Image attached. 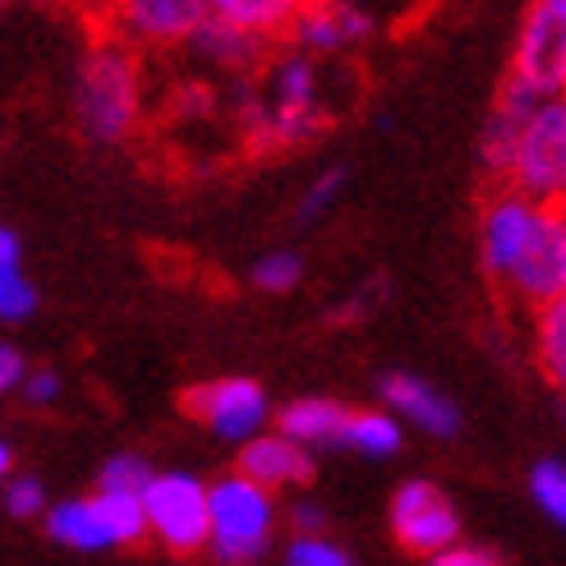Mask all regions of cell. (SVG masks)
I'll return each mask as SVG.
<instances>
[{
  "mask_svg": "<svg viewBox=\"0 0 566 566\" xmlns=\"http://www.w3.org/2000/svg\"><path fill=\"white\" fill-rule=\"evenodd\" d=\"M346 185H350V171L346 166H327V171L304 189V198H300V212H295V221L300 226H308V221H318V217H327L332 208H336V198L346 193Z\"/></svg>",
  "mask_w": 566,
  "mask_h": 566,
  "instance_id": "obj_25",
  "label": "cell"
},
{
  "mask_svg": "<svg viewBox=\"0 0 566 566\" xmlns=\"http://www.w3.org/2000/svg\"><path fill=\"white\" fill-rule=\"evenodd\" d=\"M171 106H176V116H208V111L217 106V97H212V88L208 83H180L176 88V97H171Z\"/></svg>",
  "mask_w": 566,
  "mask_h": 566,
  "instance_id": "obj_30",
  "label": "cell"
},
{
  "mask_svg": "<svg viewBox=\"0 0 566 566\" xmlns=\"http://www.w3.org/2000/svg\"><path fill=\"white\" fill-rule=\"evenodd\" d=\"M157 470L138 457V451H116V457H106L102 470H97V493L106 497H144L153 489Z\"/></svg>",
  "mask_w": 566,
  "mask_h": 566,
  "instance_id": "obj_22",
  "label": "cell"
},
{
  "mask_svg": "<svg viewBox=\"0 0 566 566\" xmlns=\"http://www.w3.org/2000/svg\"><path fill=\"white\" fill-rule=\"evenodd\" d=\"M506 286L525 300L534 314L557 300H566V208H539V226L525 249L516 272L506 276Z\"/></svg>",
  "mask_w": 566,
  "mask_h": 566,
  "instance_id": "obj_10",
  "label": "cell"
},
{
  "mask_svg": "<svg viewBox=\"0 0 566 566\" xmlns=\"http://www.w3.org/2000/svg\"><path fill=\"white\" fill-rule=\"evenodd\" d=\"M300 276H304V259L295 249H268L259 263H253V272H249V281L259 291H268V295H286V291H295L300 286Z\"/></svg>",
  "mask_w": 566,
  "mask_h": 566,
  "instance_id": "obj_24",
  "label": "cell"
},
{
  "mask_svg": "<svg viewBox=\"0 0 566 566\" xmlns=\"http://www.w3.org/2000/svg\"><path fill=\"white\" fill-rule=\"evenodd\" d=\"M534 359H539L544 378L562 391V401H566V300H557V304L534 314Z\"/></svg>",
  "mask_w": 566,
  "mask_h": 566,
  "instance_id": "obj_20",
  "label": "cell"
},
{
  "mask_svg": "<svg viewBox=\"0 0 566 566\" xmlns=\"http://www.w3.org/2000/svg\"><path fill=\"white\" fill-rule=\"evenodd\" d=\"M291 530H295V534H323V530H327V512H323L318 502H304V497H300V502L291 506Z\"/></svg>",
  "mask_w": 566,
  "mask_h": 566,
  "instance_id": "obj_34",
  "label": "cell"
},
{
  "mask_svg": "<svg viewBox=\"0 0 566 566\" xmlns=\"http://www.w3.org/2000/svg\"><path fill=\"white\" fill-rule=\"evenodd\" d=\"M263 97L272 111V148H295L308 144L314 134L327 129V106H323V74L318 61L304 51H286L268 65Z\"/></svg>",
  "mask_w": 566,
  "mask_h": 566,
  "instance_id": "obj_4",
  "label": "cell"
},
{
  "mask_svg": "<svg viewBox=\"0 0 566 566\" xmlns=\"http://www.w3.org/2000/svg\"><path fill=\"white\" fill-rule=\"evenodd\" d=\"M42 530L46 539L65 544L74 553H106V548L144 539L148 512H144V497H106V493L65 497V502H51Z\"/></svg>",
  "mask_w": 566,
  "mask_h": 566,
  "instance_id": "obj_3",
  "label": "cell"
},
{
  "mask_svg": "<svg viewBox=\"0 0 566 566\" xmlns=\"http://www.w3.org/2000/svg\"><path fill=\"white\" fill-rule=\"evenodd\" d=\"M74 120L93 144H125L144 116V78L125 42H93L74 70Z\"/></svg>",
  "mask_w": 566,
  "mask_h": 566,
  "instance_id": "obj_1",
  "label": "cell"
},
{
  "mask_svg": "<svg viewBox=\"0 0 566 566\" xmlns=\"http://www.w3.org/2000/svg\"><path fill=\"white\" fill-rule=\"evenodd\" d=\"M346 419L350 410H342L327 396H295L276 410V433H286L291 442L300 447H342V433H346Z\"/></svg>",
  "mask_w": 566,
  "mask_h": 566,
  "instance_id": "obj_17",
  "label": "cell"
},
{
  "mask_svg": "<svg viewBox=\"0 0 566 566\" xmlns=\"http://www.w3.org/2000/svg\"><path fill=\"white\" fill-rule=\"evenodd\" d=\"M272 525H276V502L272 489L253 484L249 474H226L212 484V539L208 553L221 566H253L268 544H272Z\"/></svg>",
  "mask_w": 566,
  "mask_h": 566,
  "instance_id": "obj_2",
  "label": "cell"
},
{
  "mask_svg": "<svg viewBox=\"0 0 566 566\" xmlns=\"http://www.w3.org/2000/svg\"><path fill=\"white\" fill-rule=\"evenodd\" d=\"M382 406L396 415V419H406L415 423L419 433H429V438H457L461 433V410L451 396H442L433 382H423L415 374H387L382 382Z\"/></svg>",
  "mask_w": 566,
  "mask_h": 566,
  "instance_id": "obj_13",
  "label": "cell"
},
{
  "mask_svg": "<svg viewBox=\"0 0 566 566\" xmlns=\"http://www.w3.org/2000/svg\"><path fill=\"white\" fill-rule=\"evenodd\" d=\"M240 474H249L263 489H300L314 479V451L291 442L286 433L268 429L263 438L240 447Z\"/></svg>",
  "mask_w": 566,
  "mask_h": 566,
  "instance_id": "obj_16",
  "label": "cell"
},
{
  "mask_svg": "<svg viewBox=\"0 0 566 566\" xmlns=\"http://www.w3.org/2000/svg\"><path fill=\"white\" fill-rule=\"evenodd\" d=\"M512 189L539 208H566V102H539L525 120Z\"/></svg>",
  "mask_w": 566,
  "mask_h": 566,
  "instance_id": "obj_6",
  "label": "cell"
},
{
  "mask_svg": "<svg viewBox=\"0 0 566 566\" xmlns=\"http://www.w3.org/2000/svg\"><path fill=\"white\" fill-rule=\"evenodd\" d=\"M562 415H566V401H562Z\"/></svg>",
  "mask_w": 566,
  "mask_h": 566,
  "instance_id": "obj_37",
  "label": "cell"
},
{
  "mask_svg": "<svg viewBox=\"0 0 566 566\" xmlns=\"http://www.w3.org/2000/svg\"><path fill=\"white\" fill-rule=\"evenodd\" d=\"M144 512L148 534H157L171 553L208 548L212 539V484L189 470H157L153 489L144 493Z\"/></svg>",
  "mask_w": 566,
  "mask_h": 566,
  "instance_id": "obj_5",
  "label": "cell"
},
{
  "mask_svg": "<svg viewBox=\"0 0 566 566\" xmlns=\"http://www.w3.org/2000/svg\"><path fill=\"white\" fill-rule=\"evenodd\" d=\"M534 106H539V97H534L525 83L506 78V88L497 93L493 116H489L484 134H479V166H484L489 176H506V180H512L516 153H521V134H525V120L534 116Z\"/></svg>",
  "mask_w": 566,
  "mask_h": 566,
  "instance_id": "obj_12",
  "label": "cell"
},
{
  "mask_svg": "<svg viewBox=\"0 0 566 566\" xmlns=\"http://www.w3.org/2000/svg\"><path fill=\"white\" fill-rule=\"evenodd\" d=\"M387 521H391L396 544L410 548V553H423L429 562L438 553L461 544V516H457V506H451L447 493L438 484H429V479H406V484L391 493Z\"/></svg>",
  "mask_w": 566,
  "mask_h": 566,
  "instance_id": "obj_8",
  "label": "cell"
},
{
  "mask_svg": "<svg viewBox=\"0 0 566 566\" xmlns=\"http://www.w3.org/2000/svg\"><path fill=\"white\" fill-rule=\"evenodd\" d=\"M342 447H350L364 461H387L401 451V419L391 410H350Z\"/></svg>",
  "mask_w": 566,
  "mask_h": 566,
  "instance_id": "obj_19",
  "label": "cell"
},
{
  "mask_svg": "<svg viewBox=\"0 0 566 566\" xmlns=\"http://www.w3.org/2000/svg\"><path fill=\"white\" fill-rule=\"evenodd\" d=\"M203 19H208V6H198V0H129V6L116 10L120 38L144 42V46L193 42Z\"/></svg>",
  "mask_w": 566,
  "mask_h": 566,
  "instance_id": "obj_14",
  "label": "cell"
},
{
  "mask_svg": "<svg viewBox=\"0 0 566 566\" xmlns=\"http://www.w3.org/2000/svg\"><path fill=\"white\" fill-rule=\"evenodd\" d=\"M38 308V286L23 272H0V318L6 323H23L33 318Z\"/></svg>",
  "mask_w": 566,
  "mask_h": 566,
  "instance_id": "obj_28",
  "label": "cell"
},
{
  "mask_svg": "<svg viewBox=\"0 0 566 566\" xmlns=\"http://www.w3.org/2000/svg\"><path fill=\"white\" fill-rule=\"evenodd\" d=\"M429 566H502V562L489 548H479V544H457V548L438 553Z\"/></svg>",
  "mask_w": 566,
  "mask_h": 566,
  "instance_id": "obj_32",
  "label": "cell"
},
{
  "mask_svg": "<svg viewBox=\"0 0 566 566\" xmlns=\"http://www.w3.org/2000/svg\"><path fill=\"white\" fill-rule=\"evenodd\" d=\"M0 272H23V240L14 226H0Z\"/></svg>",
  "mask_w": 566,
  "mask_h": 566,
  "instance_id": "obj_35",
  "label": "cell"
},
{
  "mask_svg": "<svg viewBox=\"0 0 566 566\" xmlns=\"http://www.w3.org/2000/svg\"><path fill=\"white\" fill-rule=\"evenodd\" d=\"M530 497L539 502V512L557 530H566V461H557V457L534 461L530 465Z\"/></svg>",
  "mask_w": 566,
  "mask_h": 566,
  "instance_id": "obj_23",
  "label": "cell"
},
{
  "mask_svg": "<svg viewBox=\"0 0 566 566\" xmlns=\"http://www.w3.org/2000/svg\"><path fill=\"white\" fill-rule=\"evenodd\" d=\"M0 470H6V479H10V470H14V447H10V442H0Z\"/></svg>",
  "mask_w": 566,
  "mask_h": 566,
  "instance_id": "obj_36",
  "label": "cell"
},
{
  "mask_svg": "<svg viewBox=\"0 0 566 566\" xmlns=\"http://www.w3.org/2000/svg\"><path fill=\"white\" fill-rule=\"evenodd\" d=\"M281 562L286 566H355L350 553L336 548L327 534H295L286 544V553H281Z\"/></svg>",
  "mask_w": 566,
  "mask_h": 566,
  "instance_id": "obj_27",
  "label": "cell"
},
{
  "mask_svg": "<svg viewBox=\"0 0 566 566\" xmlns=\"http://www.w3.org/2000/svg\"><path fill=\"white\" fill-rule=\"evenodd\" d=\"M19 396H23L28 406H51L55 396H61V374H55V369H33Z\"/></svg>",
  "mask_w": 566,
  "mask_h": 566,
  "instance_id": "obj_31",
  "label": "cell"
},
{
  "mask_svg": "<svg viewBox=\"0 0 566 566\" xmlns=\"http://www.w3.org/2000/svg\"><path fill=\"white\" fill-rule=\"evenodd\" d=\"M189 46H193V55H203V61H212V65H226V70H253V65H263V61H268L272 38L244 33V28L217 19L212 6H208V19H203V28L193 33Z\"/></svg>",
  "mask_w": 566,
  "mask_h": 566,
  "instance_id": "obj_18",
  "label": "cell"
},
{
  "mask_svg": "<svg viewBox=\"0 0 566 566\" xmlns=\"http://www.w3.org/2000/svg\"><path fill=\"white\" fill-rule=\"evenodd\" d=\"M6 512L14 521H46V489L38 474H10L6 479Z\"/></svg>",
  "mask_w": 566,
  "mask_h": 566,
  "instance_id": "obj_26",
  "label": "cell"
},
{
  "mask_svg": "<svg viewBox=\"0 0 566 566\" xmlns=\"http://www.w3.org/2000/svg\"><path fill=\"white\" fill-rule=\"evenodd\" d=\"M534 226H539V203H530L516 189L493 198L484 226H479V253H484L489 276L506 281L516 272V263L525 259V249L534 240Z\"/></svg>",
  "mask_w": 566,
  "mask_h": 566,
  "instance_id": "obj_11",
  "label": "cell"
},
{
  "mask_svg": "<svg viewBox=\"0 0 566 566\" xmlns=\"http://www.w3.org/2000/svg\"><path fill=\"white\" fill-rule=\"evenodd\" d=\"M217 19L244 28V33H259V38H272L276 28H291L300 6H291V0H217L212 6Z\"/></svg>",
  "mask_w": 566,
  "mask_h": 566,
  "instance_id": "obj_21",
  "label": "cell"
},
{
  "mask_svg": "<svg viewBox=\"0 0 566 566\" xmlns=\"http://www.w3.org/2000/svg\"><path fill=\"white\" fill-rule=\"evenodd\" d=\"M391 295V286H387V276H369V281H364V286H355V295L350 300H342V304H336V318H364V314H374V308L382 304Z\"/></svg>",
  "mask_w": 566,
  "mask_h": 566,
  "instance_id": "obj_29",
  "label": "cell"
},
{
  "mask_svg": "<svg viewBox=\"0 0 566 566\" xmlns=\"http://www.w3.org/2000/svg\"><path fill=\"white\" fill-rule=\"evenodd\" d=\"M28 374H33V369L23 364V355L14 346H0V387H6V391H23Z\"/></svg>",
  "mask_w": 566,
  "mask_h": 566,
  "instance_id": "obj_33",
  "label": "cell"
},
{
  "mask_svg": "<svg viewBox=\"0 0 566 566\" xmlns=\"http://www.w3.org/2000/svg\"><path fill=\"white\" fill-rule=\"evenodd\" d=\"M512 78L539 102H566V0H539L525 10Z\"/></svg>",
  "mask_w": 566,
  "mask_h": 566,
  "instance_id": "obj_7",
  "label": "cell"
},
{
  "mask_svg": "<svg viewBox=\"0 0 566 566\" xmlns=\"http://www.w3.org/2000/svg\"><path fill=\"white\" fill-rule=\"evenodd\" d=\"M295 51L304 55H332L374 38V14L359 6H300L291 23Z\"/></svg>",
  "mask_w": 566,
  "mask_h": 566,
  "instance_id": "obj_15",
  "label": "cell"
},
{
  "mask_svg": "<svg viewBox=\"0 0 566 566\" xmlns=\"http://www.w3.org/2000/svg\"><path fill=\"white\" fill-rule=\"evenodd\" d=\"M189 415H198L208 429L226 442H240L249 447L253 438L268 433V391L253 382V378H217V382H203L185 396Z\"/></svg>",
  "mask_w": 566,
  "mask_h": 566,
  "instance_id": "obj_9",
  "label": "cell"
}]
</instances>
